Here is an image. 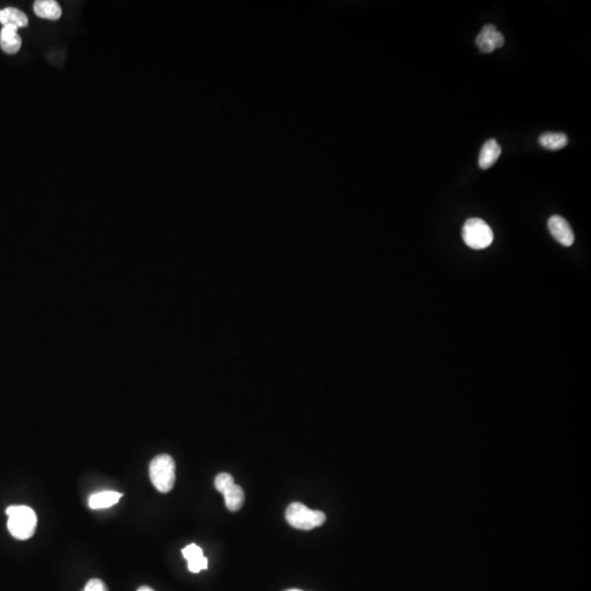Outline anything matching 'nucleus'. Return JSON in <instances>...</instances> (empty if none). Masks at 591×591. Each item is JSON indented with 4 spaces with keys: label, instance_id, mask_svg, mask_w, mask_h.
Segmentation results:
<instances>
[{
    "label": "nucleus",
    "instance_id": "1",
    "mask_svg": "<svg viewBox=\"0 0 591 591\" xmlns=\"http://www.w3.org/2000/svg\"><path fill=\"white\" fill-rule=\"evenodd\" d=\"M6 514L8 519V530L13 538L18 540H28L35 532L38 518L31 507L28 506H10Z\"/></svg>",
    "mask_w": 591,
    "mask_h": 591
},
{
    "label": "nucleus",
    "instance_id": "2",
    "mask_svg": "<svg viewBox=\"0 0 591 591\" xmlns=\"http://www.w3.org/2000/svg\"><path fill=\"white\" fill-rule=\"evenodd\" d=\"M150 481L157 490L169 492L176 483V463L169 454H159L150 466Z\"/></svg>",
    "mask_w": 591,
    "mask_h": 591
},
{
    "label": "nucleus",
    "instance_id": "3",
    "mask_svg": "<svg viewBox=\"0 0 591 591\" xmlns=\"http://www.w3.org/2000/svg\"><path fill=\"white\" fill-rule=\"evenodd\" d=\"M286 520L293 528L309 531L322 526L327 520L325 512L309 510L301 502H293L286 510Z\"/></svg>",
    "mask_w": 591,
    "mask_h": 591
},
{
    "label": "nucleus",
    "instance_id": "4",
    "mask_svg": "<svg viewBox=\"0 0 591 591\" xmlns=\"http://www.w3.org/2000/svg\"><path fill=\"white\" fill-rule=\"evenodd\" d=\"M462 238L468 247L474 250H483L494 240L492 229L480 218L468 219L462 229Z\"/></svg>",
    "mask_w": 591,
    "mask_h": 591
},
{
    "label": "nucleus",
    "instance_id": "5",
    "mask_svg": "<svg viewBox=\"0 0 591 591\" xmlns=\"http://www.w3.org/2000/svg\"><path fill=\"white\" fill-rule=\"evenodd\" d=\"M475 44L482 53H492L496 48H500L504 45V35L497 31L495 26L486 24L476 36Z\"/></svg>",
    "mask_w": 591,
    "mask_h": 591
},
{
    "label": "nucleus",
    "instance_id": "6",
    "mask_svg": "<svg viewBox=\"0 0 591 591\" xmlns=\"http://www.w3.org/2000/svg\"><path fill=\"white\" fill-rule=\"evenodd\" d=\"M548 230L556 241L564 247H570L575 241L574 232L566 219L558 215L551 217L548 221Z\"/></svg>",
    "mask_w": 591,
    "mask_h": 591
},
{
    "label": "nucleus",
    "instance_id": "7",
    "mask_svg": "<svg viewBox=\"0 0 591 591\" xmlns=\"http://www.w3.org/2000/svg\"><path fill=\"white\" fill-rule=\"evenodd\" d=\"M22 40L18 34V28L6 24L0 32V46L5 53L16 54L21 47Z\"/></svg>",
    "mask_w": 591,
    "mask_h": 591
},
{
    "label": "nucleus",
    "instance_id": "8",
    "mask_svg": "<svg viewBox=\"0 0 591 591\" xmlns=\"http://www.w3.org/2000/svg\"><path fill=\"white\" fill-rule=\"evenodd\" d=\"M500 154H502V148H500L497 140L490 138L482 147L480 157H478V166L482 170H488L490 167L495 164L500 157Z\"/></svg>",
    "mask_w": 591,
    "mask_h": 591
},
{
    "label": "nucleus",
    "instance_id": "9",
    "mask_svg": "<svg viewBox=\"0 0 591 591\" xmlns=\"http://www.w3.org/2000/svg\"><path fill=\"white\" fill-rule=\"evenodd\" d=\"M34 13L43 19L56 21L62 17V8L55 0H38L33 5Z\"/></svg>",
    "mask_w": 591,
    "mask_h": 591
},
{
    "label": "nucleus",
    "instance_id": "10",
    "mask_svg": "<svg viewBox=\"0 0 591 591\" xmlns=\"http://www.w3.org/2000/svg\"><path fill=\"white\" fill-rule=\"evenodd\" d=\"M122 494L113 490H106V492H96L90 496L89 507L91 510H106L112 507L120 502Z\"/></svg>",
    "mask_w": 591,
    "mask_h": 591
},
{
    "label": "nucleus",
    "instance_id": "11",
    "mask_svg": "<svg viewBox=\"0 0 591 591\" xmlns=\"http://www.w3.org/2000/svg\"><path fill=\"white\" fill-rule=\"evenodd\" d=\"M0 23L3 26L12 24V26H16L19 29V28L27 27L29 24V19L21 10L17 9V8L7 7L5 9L0 10Z\"/></svg>",
    "mask_w": 591,
    "mask_h": 591
},
{
    "label": "nucleus",
    "instance_id": "12",
    "mask_svg": "<svg viewBox=\"0 0 591 591\" xmlns=\"http://www.w3.org/2000/svg\"><path fill=\"white\" fill-rule=\"evenodd\" d=\"M539 144L548 150H560L568 146V138L564 133H544L539 137Z\"/></svg>",
    "mask_w": 591,
    "mask_h": 591
},
{
    "label": "nucleus",
    "instance_id": "13",
    "mask_svg": "<svg viewBox=\"0 0 591 591\" xmlns=\"http://www.w3.org/2000/svg\"><path fill=\"white\" fill-rule=\"evenodd\" d=\"M223 495H224L226 507L230 512H238L242 507L243 502H244V492L240 486L233 484L226 492H223Z\"/></svg>",
    "mask_w": 591,
    "mask_h": 591
},
{
    "label": "nucleus",
    "instance_id": "14",
    "mask_svg": "<svg viewBox=\"0 0 591 591\" xmlns=\"http://www.w3.org/2000/svg\"><path fill=\"white\" fill-rule=\"evenodd\" d=\"M233 484H235V480H233L232 475L229 473L218 474L215 478V488L221 494L226 492Z\"/></svg>",
    "mask_w": 591,
    "mask_h": 591
},
{
    "label": "nucleus",
    "instance_id": "15",
    "mask_svg": "<svg viewBox=\"0 0 591 591\" xmlns=\"http://www.w3.org/2000/svg\"><path fill=\"white\" fill-rule=\"evenodd\" d=\"M207 566H208V561L204 556L188 561V570L192 573H200L201 570H206Z\"/></svg>",
    "mask_w": 591,
    "mask_h": 591
},
{
    "label": "nucleus",
    "instance_id": "16",
    "mask_svg": "<svg viewBox=\"0 0 591 591\" xmlns=\"http://www.w3.org/2000/svg\"><path fill=\"white\" fill-rule=\"evenodd\" d=\"M182 554L186 561L194 560V558H200V556H204V554H203L202 548H201L200 546H196V544H190V546L183 548Z\"/></svg>",
    "mask_w": 591,
    "mask_h": 591
},
{
    "label": "nucleus",
    "instance_id": "17",
    "mask_svg": "<svg viewBox=\"0 0 591 591\" xmlns=\"http://www.w3.org/2000/svg\"><path fill=\"white\" fill-rule=\"evenodd\" d=\"M82 591H108L106 584L98 578L89 580Z\"/></svg>",
    "mask_w": 591,
    "mask_h": 591
},
{
    "label": "nucleus",
    "instance_id": "18",
    "mask_svg": "<svg viewBox=\"0 0 591 591\" xmlns=\"http://www.w3.org/2000/svg\"><path fill=\"white\" fill-rule=\"evenodd\" d=\"M137 591H154V589L150 588L148 586H142Z\"/></svg>",
    "mask_w": 591,
    "mask_h": 591
},
{
    "label": "nucleus",
    "instance_id": "19",
    "mask_svg": "<svg viewBox=\"0 0 591 591\" xmlns=\"http://www.w3.org/2000/svg\"><path fill=\"white\" fill-rule=\"evenodd\" d=\"M286 591H303V590H300V589H288V590H286Z\"/></svg>",
    "mask_w": 591,
    "mask_h": 591
}]
</instances>
